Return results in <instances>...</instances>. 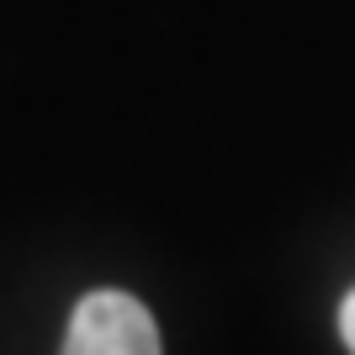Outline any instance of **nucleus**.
Instances as JSON below:
<instances>
[{
  "label": "nucleus",
  "instance_id": "nucleus-1",
  "mask_svg": "<svg viewBox=\"0 0 355 355\" xmlns=\"http://www.w3.org/2000/svg\"><path fill=\"white\" fill-rule=\"evenodd\" d=\"M64 355H159V324L128 292H90L69 313Z\"/></svg>",
  "mask_w": 355,
  "mask_h": 355
},
{
  "label": "nucleus",
  "instance_id": "nucleus-2",
  "mask_svg": "<svg viewBox=\"0 0 355 355\" xmlns=\"http://www.w3.org/2000/svg\"><path fill=\"white\" fill-rule=\"evenodd\" d=\"M340 334H345V345H350V355H355V292H345V302H340Z\"/></svg>",
  "mask_w": 355,
  "mask_h": 355
}]
</instances>
